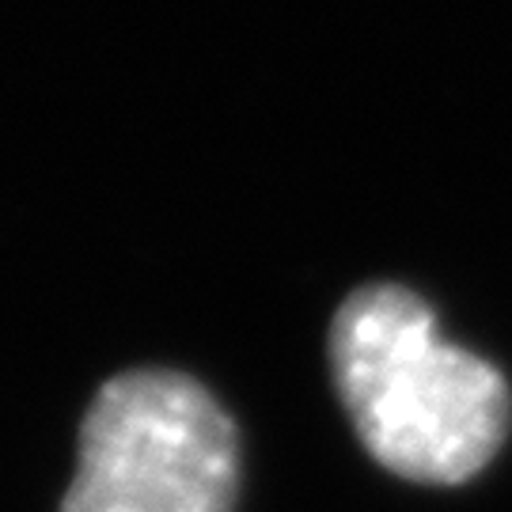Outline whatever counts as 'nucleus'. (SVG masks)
Wrapping results in <instances>:
<instances>
[{
  "instance_id": "f03ea898",
  "label": "nucleus",
  "mask_w": 512,
  "mask_h": 512,
  "mask_svg": "<svg viewBox=\"0 0 512 512\" xmlns=\"http://www.w3.org/2000/svg\"><path fill=\"white\" fill-rule=\"evenodd\" d=\"M236 494L228 410L183 372L133 368L95 391L57 512H232Z\"/></svg>"
},
{
  "instance_id": "f257e3e1",
  "label": "nucleus",
  "mask_w": 512,
  "mask_h": 512,
  "mask_svg": "<svg viewBox=\"0 0 512 512\" xmlns=\"http://www.w3.org/2000/svg\"><path fill=\"white\" fill-rule=\"evenodd\" d=\"M330 372L353 433L384 471L459 486L509 433L505 376L448 342L429 304L403 285H361L330 323Z\"/></svg>"
}]
</instances>
